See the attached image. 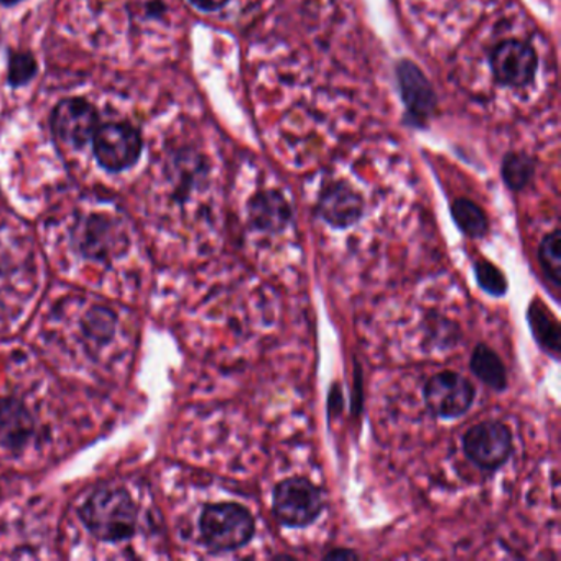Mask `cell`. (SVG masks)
I'll return each instance as SVG.
<instances>
[{"label":"cell","mask_w":561,"mask_h":561,"mask_svg":"<svg viewBox=\"0 0 561 561\" xmlns=\"http://www.w3.org/2000/svg\"><path fill=\"white\" fill-rule=\"evenodd\" d=\"M84 527L98 540L126 541L137 528V507L123 485H101L80 508Z\"/></svg>","instance_id":"cell-1"},{"label":"cell","mask_w":561,"mask_h":561,"mask_svg":"<svg viewBox=\"0 0 561 561\" xmlns=\"http://www.w3.org/2000/svg\"><path fill=\"white\" fill-rule=\"evenodd\" d=\"M199 534L209 551L229 553L254 538L255 517L248 507L236 502L208 504L199 517Z\"/></svg>","instance_id":"cell-2"},{"label":"cell","mask_w":561,"mask_h":561,"mask_svg":"<svg viewBox=\"0 0 561 561\" xmlns=\"http://www.w3.org/2000/svg\"><path fill=\"white\" fill-rule=\"evenodd\" d=\"M324 507L323 491L301 476L284 479L272 492V512L284 527H310L323 514Z\"/></svg>","instance_id":"cell-3"},{"label":"cell","mask_w":561,"mask_h":561,"mask_svg":"<svg viewBox=\"0 0 561 561\" xmlns=\"http://www.w3.org/2000/svg\"><path fill=\"white\" fill-rule=\"evenodd\" d=\"M91 144L98 165L110 173L133 169L144 150L139 129L129 123L101 124Z\"/></svg>","instance_id":"cell-4"},{"label":"cell","mask_w":561,"mask_h":561,"mask_svg":"<svg viewBox=\"0 0 561 561\" xmlns=\"http://www.w3.org/2000/svg\"><path fill=\"white\" fill-rule=\"evenodd\" d=\"M75 242L84 257L111 264L129 249V234L121 219L110 215H91L78 225Z\"/></svg>","instance_id":"cell-5"},{"label":"cell","mask_w":561,"mask_h":561,"mask_svg":"<svg viewBox=\"0 0 561 561\" xmlns=\"http://www.w3.org/2000/svg\"><path fill=\"white\" fill-rule=\"evenodd\" d=\"M50 126L60 146L70 150H83L101 126L100 113L83 98H67L51 111Z\"/></svg>","instance_id":"cell-6"},{"label":"cell","mask_w":561,"mask_h":561,"mask_svg":"<svg viewBox=\"0 0 561 561\" xmlns=\"http://www.w3.org/2000/svg\"><path fill=\"white\" fill-rule=\"evenodd\" d=\"M462 449L479 469L497 471L514 453L511 428L502 422L485 420L476 423L462 436Z\"/></svg>","instance_id":"cell-7"},{"label":"cell","mask_w":561,"mask_h":561,"mask_svg":"<svg viewBox=\"0 0 561 561\" xmlns=\"http://www.w3.org/2000/svg\"><path fill=\"white\" fill-rule=\"evenodd\" d=\"M476 399L471 380L455 370H443L426 380L423 400L436 419L455 420L466 415Z\"/></svg>","instance_id":"cell-8"},{"label":"cell","mask_w":561,"mask_h":561,"mask_svg":"<svg viewBox=\"0 0 561 561\" xmlns=\"http://www.w3.org/2000/svg\"><path fill=\"white\" fill-rule=\"evenodd\" d=\"M489 65L499 84L512 90H524L534 83L538 55L527 42L511 38L492 48Z\"/></svg>","instance_id":"cell-9"},{"label":"cell","mask_w":561,"mask_h":561,"mask_svg":"<svg viewBox=\"0 0 561 561\" xmlns=\"http://www.w3.org/2000/svg\"><path fill=\"white\" fill-rule=\"evenodd\" d=\"M397 84L407 107V119L416 127L426 126L438 106V98L428 78L413 61L400 60L396 67Z\"/></svg>","instance_id":"cell-10"},{"label":"cell","mask_w":561,"mask_h":561,"mask_svg":"<svg viewBox=\"0 0 561 561\" xmlns=\"http://www.w3.org/2000/svg\"><path fill=\"white\" fill-rule=\"evenodd\" d=\"M364 198L347 182L328 183L318 196L317 213L334 229L357 225L364 216Z\"/></svg>","instance_id":"cell-11"},{"label":"cell","mask_w":561,"mask_h":561,"mask_svg":"<svg viewBox=\"0 0 561 561\" xmlns=\"http://www.w3.org/2000/svg\"><path fill=\"white\" fill-rule=\"evenodd\" d=\"M249 222L255 231L264 234H282L294 218L288 199L277 190L255 193L248 205Z\"/></svg>","instance_id":"cell-12"},{"label":"cell","mask_w":561,"mask_h":561,"mask_svg":"<svg viewBox=\"0 0 561 561\" xmlns=\"http://www.w3.org/2000/svg\"><path fill=\"white\" fill-rule=\"evenodd\" d=\"M35 433L31 410L15 397L0 399V448L21 451Z\"/></svg>","instance_id":"cell-13"},{"label":"cell","mask_w":561,"mask_h":561,"mask_svg":"<svg viewBox=\"0 0 561 561\" xmlns=\"http://www.w3.org/2000/svg\"><path fill=\"white\" fill-rule=\"evenodd\" d=\"M527 321L538 346L545 353L550 354L553 359H558L561 347V328L553 313L545 307L543 301L538 300V298L531 300V304L528 305Z\"/></svg>","instance_id":"cell-14"},{"label":"cell","mask_w":561,"mask_h":561,"mask_svg":"<svg viewBox=\"0 0 561 561\" xmlns=\"http://www.w3.org/2000/svg\"><path fill=\"white\" fill-rule=\"evenodd\" d=\"M469 369L489 389L497 390V392H504L507 389V369L499 354L488 344L479 343L472 350Z\"/></svg>","instance_id":"cell-15"},{"label":"cell","mask_w":561,"mask_h":561,"mask_svg":"<svg viewBox=\"0 0 561 561\" xmlns=\"http://www.w3.org/2000/svg\"><path fill=\"white\" fill-rule=\"evenodd\" d=\"M451 216L459 231L469 239H482L489 232V218L481 206L468 198L451 203Z\"/></svg>","instance_id":"cell-16"},{"label":"cell","mask_w":561,"mask_h":561,"mask_svg":"<svg viewBox=\"0 0 561 561\" xmlns=\"http://www.w3.org/2000/svg\"><path fill=\"white\" fill-rule=\"evenodd\" d=\"M502 180L512 192H522L530 185L535 175V162L527 153L511 152L502 162Z\"/></svg>","instance_id":"cell-17"},{"label":"cell","mask_w":561,"mask_h":561,"mask_svg":"<svg viewBox=\"0 0 561 561\" xmlns=\"http://www.w3.org/2000/svg\"><path fill=\"white\" fill-rule=\"evenodd\" d=\"M538 262L551 287L561 288V232L554 229L538 245Z\"/></svg>","instance_id":"cell-18"},{"label":"cell","mask_w":561,"mask_h":561,"mask_svg":"<svg viewBox=\"0 0 561 561\" xmlns=\"http://www.w3.org/2000/svg\"><path fill=\"white\" fill-rule=\"evenodd\" d=\"M116 314L106 307H96L84 317L83 331L88 340L98 346L110 343L116 333Z\"/></svg>","instance_id":"cell-19"},{"label":"cell","mask_w":561,"mask_h":561,"mask_svg":"<svg viewBox=\"0 0 561 561\" xmlns=\"http://www.w3.org/2000/svg\"><path fill=\"white\" fill-rule=\"evenodd\" d=\"M38 61L31 51H12L9 55L8 84L11 88H24L37 77Z\"/></svg>","instance_id":"cell-20"},{"label":"cell","mask_w":561,"mask_h":561,"mask_svg":"<svg viewBox=\"0 0 561 561\" xmlns=\"http://www.w3.org/2000/svg\"><path fill=\"white\" fill-rule=\"evenodd\" d=\"M472 268H474L476 280H478L479 287L485 294L495 298L504 297L507 294V278L502 274L501 268L495 267L492 262L479 259V261L474 262Z\"/></svg>","instance_id":"cell-21"},{"label":"cell","mask_w":561,"mask_h":561,"mask_svg":"<svg viewBox=\"0 0 561 561\" xmlns=\"http://www.w3.org/2000/svg\"><path fill=\"white\" fill-rule=\"evenodd\" d=\"M127 9L133 18L142 21L160 19L167 11L163 0H127Z\"/></svg>","instance_id":"cell-22"},{"label":"cell","mask_w":561,"mask_h":561,"mask_svg":"<svg viewBox=\"0 0 561 561\" xmlns=\"http://www.w3.org/2000/svg\"><path fill=\"white\" fill-rule=\"evenodd\" d=\"M192 5L203 12H218L231 2V0H190Z\"/></svg>","instance_id":"cell-23"},{"label":"cell","mask_w":561,"mask_h":561,"mask_svg":"<svg viewBox=\"0 0 561 561\" xmlns=\"http://www.w3.org/2000/svg\"><path fill=\"white\" fill-rule=\"evenodd\" d=\"M324 558H327V560H343V558L354 560V558H359V554H357L356 551L347 550V548H334V550L328 551Z\"/></svg>","instance_id":"cell-24"},{"label":"cell","mask_w":561,"mask_h":561,"mask_svg":"<svg viewBox=\"0 0 561 561\" xmlns=\"http://www.w3.org/2000/svg\"><path fill=\"white\" fill-rule=\"evenodd\" d=\"M24 0H0L2 8H14V5L21 4Z\"/></svg>","instance_id":"cell-25"}]
</instances>
